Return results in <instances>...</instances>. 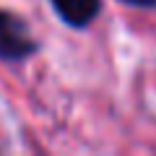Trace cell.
Wrapping results in <instances>:
<instances>
[{
  "mask_svg": "<svg viewBox=\"0 0 156 156\" xmlns=\"http://www.w3.org/2000/svg\"><path fill=\"white\" fill-rule=\"evenodd\" d=\"M122 3L133 8H156V0H122Z\"/></svg>",
  "mask_w": 156,
  "mask_h": 156,
  "instance_id": "cell-3",
  "label": "cell"
},
{
  "mask_svg": "<svg viewBox=\"0 0 156 156\" xmlns=\"http://www.w3.org/2000/svg\"><path fill=\"white\" fill-rule=\"evenodd\" d=\"M55 16L70 29H86L101 11V0H50Z\"/></svg>",
  "mask_w": 156,
  "mask_h": 156,
  "instance_id": "cell-2",
  "label": "cell"
},
{
  "mask_svg": "<svg viewBox=\"0 0 156 156\" xmlns=\"http://www.w3.org/2000/svg\"><path fill=\"white\" fill-rule=\"evenodd\" d=\"M39 50L37 39L29 34V26L18 16L0 11V60L16 62L26 60Z\"/></svg>",
  "mask_w": 156,
  "mask_h": 156,
  "instance_id": "cell-1",
  "label": "cell"
}]
</instances>
